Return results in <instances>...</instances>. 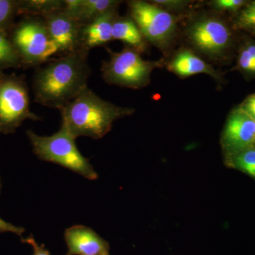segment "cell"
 Returning a JSON list of instances; mask_svg holds the SVG:
<instances>
[{"label":"cell","instance_id":"cell-8","mask_svg":"<svg viewBox=\"0 0 255 255\" xmlns=\"http://www.w3.org/2000/svg\"><path fill=\"white\" fill-rule=\"evenodd\" d=\"M221 143L227 157L255 145V120L241 107L228 117Z\"/></svg>","mask_w":255,"mask_h":255},{"label":"cell","instance_id":"cell-22","mask_svg":"<svg viewBox=\"0 0 255 255\" xmlns=\"http://www.w3.org/2000/svg\"><path fill=\"white\" fill-rule=\"evenodd\" d=\"M245 2L243 0H217L213 2V5L216 9L234 11L240 9Z\"/></svg>","mask_w":255,"mask_h":255},{"label":"cell","instance_id":"cell-31","mask_svg":"<svg viewBox=\"0 0 255 255\" xmlns=\"http://www.w3.org/2000/svg\"><path fill=\"white\" fill-rule=\"evenodd\" d=\"M254 120H255V119H254Z\"/></svg>","mask_w":255,"mask_h":255},{"label":"cell","instance_id":"cell-9","mask_svg":"<svg viewBox=\"0 0 255 255\" xmlns=\"http://www.w3.org/2000/svg\"><path fill=\"white\" fill-rule=\"evenodd\" d=\"M42 18L59 53L68 55L81 49L82 26L65 14L63 10L51 13Z\"/></svg>","mask_w":255,"mask_h":255},{"label":"cell","instance_id":"cell-1","mask_svg":"<svg viewBox=\"0 0 255 255\" xmlns=\"http://www.w3.org/2000/svg\"><path fill=\"white\" fill-rule=\"evenodd\" d=\"M89 50L81 49L51 60L37 70L33 81L35 101L51 108H63L87 88L91 69Z\"/></svg>","mask_w":255,"mask_h":255},{"label":"cell","instance_id":"cell-10","mask_svg":"<svg viewBox=\"0 0 255 255\" xmlns=\"http://www.w3.org/2000/svg\"><path fill=\"white\" fill-rule=\"evenodd\" d=\"M189 37L193 44L209 55L222 54L231 42V33L227 26L217 19L198 21L191 27Z\"/></svg>","mask_w":255,"mask_h":255},{"label":"cell","instance_id":"cell-19","mask_svg":"<svg viewBox=\"0 0 255 255\" xmlns=\"http://www.w3.org/2000/svg\"><path fill=\"white\" fill-rule=\"evenodd\" d=\"M17 15L18 0H0V31L8 33Z\"/></svg>","mask_w":255,"mask_h":255},{"label":"cell","instance_id":"cell-16","mask_svg":"<svg viewBox=\"0 0 255 255\" xmlns=\"http://www.w3.org/2000/svg\"><path fill=\"white\" fill-rule=\"evenodd\" d=\"M64 0H18V15L43 16L64 9Z\"/></svg>","mask_w":255,"mask_h":255},{"label":"cell","instance_id":"cell-12","mask_svg":"<svg viewBox=\"0 0 255 255\" xmlns=\"http://www.w3.org/2000/svg\"><path fill=\"white\" fill-rule=\"evenodd\" d=\"M64 12L82 26L89 24L106 13L117 9L120 1L114 0H64Z\"/></svg>","mask_w":255,"mask_h":255},{"label":"cell","instance_id":"cell-30","mask_svg":"<svg viewBox=\"0 0 255 255\" xmlns=\"http://www.w3.org/2000/svg\"><path fill=\"white\" fill-rule=\"evenodd\" d=\"M254 30H255V29H254Z\"/></svg>","mask_w":255,"mask_h":255},{"label":"cell","instance_id":"cell-29","mask_svg":"<svg viewBox=\"0 0 255 255\" xmlns=\"http://www.w3.org/2000/svg\"><path fill=\"white\" fill-rule=\"evenodd\" d=\"M102 255H109V253H105V254H103Z\"/></svg>","mask_w":255,"mask_h":255},{"label":"cell","instance_id":"cell-5","mask_svg":"<svg viewBox=\"0 0 255 255\" xmlns=\"http://www.w3.org/2000/svg\"><path fill=\"white\" fill-rule=\"evenodd\" d=\"M27 119H41L30 109L27 83L22 76L0 73V134L15 133Z\"/></svg>","mask_w":255,"mask_h":255},{"label":"cell","instance_id":"cell-7","mask_svg":"<svg viewBox=\"0 0 255 255\" xmlns=\"http://www.w3.org/2000/svg\"><path fill=\"white\" fill-rule=\"evenodd\" d=\"M129 6L132 20L144 38L156 44H164L170 39L176 28L172 15L145 1H130Z\"/></svg>","mask_w":255,"mask_h":255},{"label":"cell","instance_id":"cell-24","mask_svg":"<svg viewBox=\"0 0 255 255\" xmlns=\"http://www.w3.org/2000/svg\"><path fill=\"white\" fill-rule=\"evenodd\" d=\"M23 243H28L31 246L33 250V255H50V252L45 248L43 245H38L34 238L30 236L27 238L21 239Z\"/></svg>","mask_w":255,"mask_h":255},{"label":"cell","instance_id":"cell-4","mask_svg":"<svg viewBox=\"0 0 255 255\" xmlns=\"http://www.w3.org/2000/svg\"><path fill=\"white\" fill-rule=\"evenodd\" d=\"M8 36L17 53L21 67L38 66L59 53L44 21L38 16H25L15 23L8 32Z\"/></svg>","mask_w":255,"mask_h":255},{"label":"cell","instance_id":"cell-3","mask_svg":"<svg viewBox=\"0 0 255 255\" xmlns=\"http://www.w3.org/2000/svg\"><path fill=\"white\" fill-rule=\"evenodd\" d=\"M26 134L33 152L41 160L59 164L90 180L98 178L90 160L77 147L76 139L63 128L50 136H39L32 130Z\"/></svg>","mask_w":255,"mask_h":255},{"label":"cell","instance_id":"cell-18","mask_svg":"<svg viewBox=\"0 0 255 255\" xmlns=\"http://www.w3.org/2000/svg\"><path fill=\"white\" fill-rule=\"evenodd\" d=\"M228 164L255 179V145L227 157Z\"/></svg>","mask_w":255,"mask_h":255},{"label":"cell","instance_id":"cell-27","mask_svg":"<svg viewBox=\"0 0 255 255\" xmlns=\"http://www.w3.org/2000/svg\"><path fill=\"white\" fill-rule=\"evenodd\" d=\"M245 48L255 60V45H249V46L246 47Z\"/></svg>","mask_w":255,"mask_h":255},{"label":"cell","instance_id":"cell-20","mask_svg":"<svg viewBox=\"0 0 255 255\" xmlns=\"http://www.w3.org/2000/svg\"><path fill=\"white\" fill-rule=\"evenodd\" d=\"M238 27L255 29V1L241 11L237 20Z\"/></svg>","mask_w":255,"mask_h":255},{"label":"cell","instance_id":"cell-6","mask_svg":"<svg viewBox=\"0 0 255 255\" xmlns=\"http://www.w3.org/2000/svg\"><path fill=\"white\" fill-rule=\"evenodd\" d=\"M156 65L142 59L136 50L124 48L119 53H110V59L102 65V77L107 83L138 88L149 82Z\"/></svg>","mask_w":255,"mask_h":255},{"label":"cell","instance_id":"cell-14","mask_svg":"<svg viewBox=\"0 0 255 255\" xmlns=\"http://www.w3.org/2000/svg\"><path fill=\"white\" fill-rule=\"evenodd\" d=\"M112 38L124 42L138 52L145 49V38L136 23L129 18H117L112 29Z\"/></svg>","mask_w":255,"mask_h":255},{"label":"cell","instance_id":"cell-26","mask_svg":"<svg viewBox=\"0 0 255 255\" xmlns=\"http://www.w3.org/2000/svg\"><path fill=\"white\" fill-rule=\"evenodd\" d=\"M155 4L162 5L169 8H178L185 4L187 1H178V0H156L154 1Z\"/></svg>","mask_w":255,"mask_h":255},{"label":"cell","instance_id":"cell-15","mask_svg":"<svg viewBox=\"0 0 255 255\" xmlns=\"http://www.w3.org/2000/svg\"><path fill=\"white\" fill-rule=\"evenodd\" d=\"M170 69L182 77H189L198 73L213 74L209 65L189 50H184L176 55L170 64Z\"/></svg>","mask_w":255,"mask_h":255},{"label":"cell","instance_id":"cell-25","mask_svg":"<svg viewBox=\"0 0 255 255\" xmlns=\"http://www.w3.org/2000/svg\"><path fill=\"white\" fill-rule=\"evenodd\" d=\"M240 107L252 118L255 119V94L249 96Z\"/></svg>","mask_w":255,"mask_h":255},{"label":"cell","instance_id":"cell-11","mask_svg":"<svg viewBox=\"0 0 255 255\" xmlns=\"http://www.w3.org/2000/svg\"><path fill=\"white\" fill-rule=\"evenodd\" d=\"M68 251L65 255H102L109 253V244L92 228L76 225L65 231Z\"/></svg>","mask_w":255,"mask_h":255},{"label":"cell","instance_id":"cell-21","mask_svg":"<svg viewBox=\"0 0 255 255\" xmlns=\"http://www.w3.org/2000/svg\"><path fill=\"white\" fill-rule=\"evenodd\" d=\"M240 68L248 73H255V60L247 51L246 48L242 50L238 58Z\"/></svg>","mask_w":255,"mask_h":255},{"label":"cell","instance_id":"cell-28","mask_svg":"<svg viewBox=\"0 0 255 255\" xmlns=\"http://www.w3.org/2000/svg\"><path fill=\"white\" fill-rule=\"evenodd\" d=\"M1 177H0V194H1Z\"/></svg>","mask_w":255,"mask_h":255},{"label":"cell","instance_id":"cell-13","mask_svg":"<svg viewBox=\"0 0 255 255\" xmlns=\"http://www.w3.org/2000/svg\"><path fill=\"white\" fill-rule=\"evenodd\" d=\"M118 18L117 9L112 10L95 21L82 26L81 48L90 51L92 48L107 44L112 38L114 23Z\"/></svg>","mask_w":255,"mask_h":255},{"label":"cell","instance_id":"cell-2","mask_svg":"<svg viewBox=\"0 0 255 255\" xmlns=\"http://www.w3.org/2000/svg\"><path fill=\"white\" fill-rule=\"evenodd\" d=\"M60 111L61 127L72 136L98 140L110 132L114 121L129 115L134 110L102 100L87 87Z\"/></svg>","mask_w":255,"mask_h":255},{"label":"cell","instance_id":"cell-17","mask_svg":"<svg viewBox=\"0 0 255 255\" xmlns=\"http://www.w3.org/2000/svg\"><path fill=\"white\" fill-rule=\"evenodd\" d=\"M21 64L7 33L0 31V73L9 68H21Z\"/></svg>","mask_w":255,"mask_h":255},{"label":"cell","instance_id":"cell-23","mask_svg":"<svg viewBox=\"0 0 255 255\" xmlns=\"http://www.w3.org/2000/svg\"><path fill=\"white\" fill-rule=\"evenodd\" d=\"M24 232L25 229L23 227L15 226L0 218V233H12L19 237H22Z\"/></svg>","mask_w":255,"mask_h":255}]
</instances>
